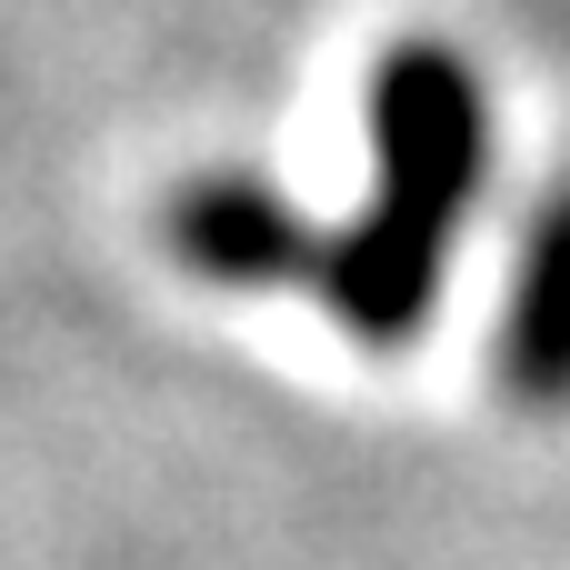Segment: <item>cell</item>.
Segmentation results:
<instances>
[{
    "label": "cell",
    "instance_id": "3957f363",
    "mask_svg": "<svg viewBox=\"0 0 570 570\" xmlns=\"http://www.w3.org/2000/svg\"><path fill=\"white\" fill-rule=\"evenodd\" d=\"M501 381H511L531 411H561L570 401V190L541 210L531 261H521V281H511V311H501Z\"/></svg>",
    "mask_w": 570,
    "mask_h": 570
},
{
    "label": "cell",
    "instance_id": "7a4b0ae2",
    "mask_svg": "<svg viewBox=\"0 0 570 570\" xmlns=\"http://www.w3.org/2000/svg\"><path fill=\"white\" fill-rule=\"evenodd\" d=\"M170 250H180L200 281L261 291V281H311L321 230H311L291 200H271V180H250V170H200V180H180V200H170Z\"/></svg>",
    "mask_w": 570,
    "mask_h": 570
},
{
    "label": "cell",
    "instance_id": "6da1fadb",
    "mask_svg": "<svg viewBox=\"0 0 570 570\" xmlns=\"http://www.w3.org/2000/svg\"><path fill=\"white\" fill-rule=\"evenodd\" d=\"M371 140H381V200L311 250V291L371 341H411L431 291H441V261L461 240V210L481 190V80L471 60L451 50H401L381 80H371Z\"/></svg>",
    "mask_w": 570,
    "mask_h": 570
}]
</instances>
